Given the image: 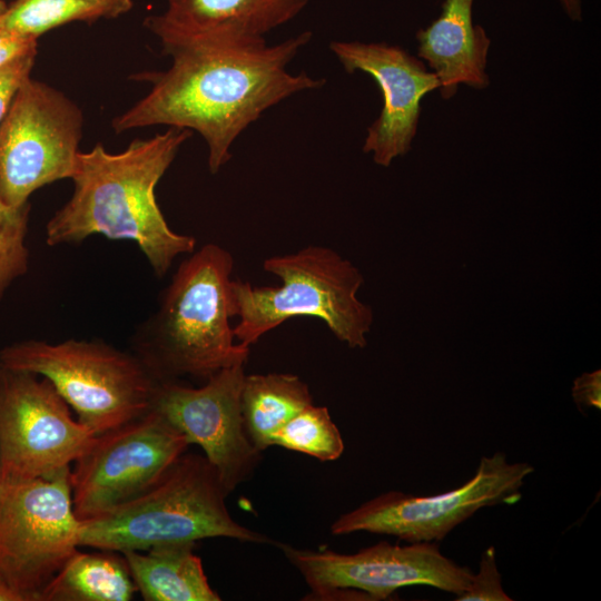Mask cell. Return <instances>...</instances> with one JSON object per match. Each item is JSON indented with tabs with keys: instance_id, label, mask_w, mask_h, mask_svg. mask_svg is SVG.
<instances>
[{
	"instance_id": "obj_1",
	"label": "cell",
	"mask_w": 601,
	"mask_h": 601,
	"mask_svg": "<svg viewBox=\"0 0 601 601\" xmlns=\"http://www.w3.org/2000/svg\"><path fill=\"white\" fill-rule=\"evenodd\" d=\"M170 67L140 77L150 91L112 120L116 132L154 125L197 131L208 148V168L217 174L231 158L237 137L267 109L286 98L321 88L324 79L290 73L289 62L312 39L304 31L279 43H238L220 38L148 28Z\"/></svg>"
},
{
	"instance_id": "obj_2",
	"label": "cell",
	"mask_w": 601,
	"mask_h": 601,
	"mask_svg": "<svg viewBox=\"0 0 601 601\" xmlns=\"http://www.w3.org/2000/svg\"><path fill=\"white\" fill-rule=\"evenodd\" d=\"M190 130L169 127L147 139H135L121 152L100 144L79 152L71 180L72 195L48 220L49 246L75 244L100 234L135 242L154 274L162 277L179 255L195 250L196 238L173 230L155 189Z\"/></svg>"
},
{
	"instance_id": "obj_3",
	"label": "cell",
	"mask_w": 601,
	"mask_h": 601,
	"mask_svg": "<svg viewBox=\"0 0 601 601\" xmlns=\"http://www.w3.org/2000/svg\"><path fill=\"white\" fill-rule=\"evenodd\" d=\"M231 254L216 244L194 250L178 266L158 308L135 331L130 349L158 382L207 380L245 364L249 346L235 342Z\"/></svg>"
},
{
	"instance_id": "obj_4",
	"label": "cell",
	"mask_w": 601,
	"mask_h": 601,
	"mask_svg": "<svg viewBox=\"0 0 601 601\" xmlns=\"http://www.w3.org/2000/svg\"><path fill=\"white\" fill-rule=\"evenodd\" d=\"M227 495L206 456L186 451L139 496L80 520L79 545L122 553L207 538L270 543L231 518Z\"/></svg>"
},
{
	"instance_id": "obj_5",
	"label": "cell",
	"mask_w": 601,
	"mask_h": 601,
	"mask_svg": "<svg viewBox=\"0 0 601 601\" xmlns=\"http://www.w3.org/2000/svg\"><path fill=\"white\" fill-rule=\"evenodd\" d=\"M263 268L282 284L230 283L234 315L239 318L234 327L238 343L250 347L287 319L309 316L323 321L348 347L366 346L373 311L357 298L364 277L349 260L329 247L309 245L266 258Z\"/></svg>"
},
{
	"instance_id": "obj_6",
	"label": "cell",
	"mask_w": 601,
	"mask_h": 601,
	"mask_svg": "<svg viewBox=\"0 0 601 601\" xmlns=\"http://www.w3.org/2000/svg\"><path fill=\"white\" fill-rule=\"evenodd\" d=\"M0 364L47 378L96 435L147 413L160 383L131 351L101 339L14 342Z\"/></svg>"
},
{
	"instance_id": "obj_7",
	"label": "cell",
	"mask_w": 601,
	"mask_h": 601,
	"mask_svg": "<svg viewBox=\"0 0 601 601\" xmlns=\"http://www.w3.org/2000/svg\"><path fill=\"white\" fill-rule=\"evenodd\" d=\"M71 470L0 485V582L19 601H40L51 579L79 546Z\"/></svg>"
},
{
	"instance_id": "obj_8",
	"label": "cell",
	"mask_w": 601,
	"mask_h": 601,
	"mask_svg": "<svg viewBox=\"0 0 601 601\" xmlns=\"http://www.w3.org/2000/svg\"><path fill=\"white\" fill-rule=\"evenodd\" d=\"M534 467L510 462L496 452L482 456L474 475L463 485L428 496L388 491L342 514L331 525L334 535L368 532L396 536L408 543L439 542L479 510L514 504Z\"/></svg>"
},
{
	"instance_id": "obj_9",
	"label": "cell",
	"mask_w": 601,
	"mask_h": 601,
	"mask_svg": "<svg viewBox=\"0 0 601 601\" xmlns=\"http://www.w3.org/2000/svg\"><path fill=\"white\" fill-rule=\"evenodd\" d=\"M279 548L316 600H336L342 595L386 600L396 590L411 585H428L459 595L473 575L467 566L445 556L437 542L400 545L382 541L355 553L288 544Z\"/></svg>"
},
{
	"instance_id": "obj_10",
	"label": "cell",
	"mask_w": 601,
	"mask_h": 601,
	"mask_svg": "<svg viewBox=\"0 0 601 601\" xmlns=\"http://www.w3.org/2000/svg\"><path fill=\"white\" fill-rule=\"evenodd\" d=\"M82 114L53 87L27 78L0 125V194L28 204L39 188L71 178L79 155Z\"/></svg>"
},
{
	"instance_id": "obj_11",
	"label": "cell",
	"mask_w": 601,
	"mask_h": 601,
	"mask_svg": "<svg viewBox=\"0 0 601 601\" xmlns=\"http://www.w3.org/2000/svg\"><path fill=\"white\" fill-rule=\"evenodd\" d=\"M189 446L158 410L97 434L71 471L79 520L105 513L151 487Z\"/></svg>"
},
{
	"instance_id": "obj_12",
	"label": "cell",
	"mask_w": 601,
	"mask_h": 601,
	"mask_svg": "<svg viewBox=\"0 0 601 601\" xmlns=\"http://www.w3.org/2000/svg\"><path fill=\"white\" fill-rule=\"evenodd\" d=\"M96 436L75 420L53 385L0 364V465L6 480L49 477L68 467Z\"/></svg>"
},
{
	"instance_id": "obj_13",
	"label": "cell",
	"mask_w": 601,
	"mask_h": 601,
	"mask_svg": "<svg viewBox=\"0 0 601 601\" xmlns=\"http://www.w3.org/2000/svg\"><path fill=\"white\" fill-rule=\"evenodd\" d=\"M244 365L225 367L200 387L160 382L152 407L201 447L229 494L256 470L262 452L247 436L240 407Z\"/></svg>"
},
{
	"instance_id": "obj_14",
	"label": "cell",
	"mask_w": 601,
	"mask_h": 601,
	"mask_svg": "<svg viewBox=\"0 0 601 601\" xmlns=\"http://www.w3.org/2000/svg\"><path fill=\"white\" fill-rule=\"evenodd\" d=\"M331 51L348 73L363 71L377 83L383 107L367 128L363 151L388 167L411 149L421 116V101L439 89L436 76L424 62L398 46L385 42L332 41Z\"/></svg>"
},
{
	"instance_id": "obj_15",
	"label": "cell",
	"mask_w": 601,
	"mask_h": 601,
	"mask_svg": "<svg viewBox=\"0 0 601 601\" xmlns=\"http://www.w3.org/2000/svg\"><path fill=\"white\" fill-rule=\"evenodd\" d=\"M474 0H443L440 16L416 32L417 55L436 76L443 99H450L465 85L484 89L491 40L473 23Z\"/></svg>"
},
{
	"instance_id": "obj_16",
	"label": "cell",
	"mask_w": 601,
	"mask_h": 601,
	"mask_svg": "<svg viewBox=\"0 0 601 601\" xmlns=\"http://www.w3.org/2000/svg\"><path fill=\"white\" fill-rule=\"evenodd\" d=\"M309 0H168L165 12L147 27L217 37L238 43L266 41L265 36L299 14Z\"/></svg>"
},
{
	"instance_id": "obj_17",
	"label": "cell",
	"mask_w": 601,
	"mask_h": 601,
	"mask_svg": "<svg viewBox=\"0 0 601 601\" xmlns=\"http://www.w3.org/2000/svg\"><path fill=\"white\" fill-rule=\"evenodd\" d=\"M196 542L122 552L137 591L146 601H219L210 587Z\"/></svg>"
},
{
	"instance_id": "obj_18",
	"label": "cell",
	"mask_w": 601,
	"mask_h": 601,
	"mask_svg": "<svg viewBox=\"0 0 601 601\" xmlns=\"http://www.w3.org/2000/svg\"><path fill=\"white\" fill-rule=\"evenodd\" d=\"M136 591L122 553L76 550L48 583L40 601H129Z\"/></svg>"
},
{
	"instance_id": "obj_19",
	"label": "cell",
	"mask_w": 601,
	"mask_h": 601,
	"mask_svg": "<svg viewBox=\"0 0 601 601\" xmlns=\"http://www.w3.org/2000/svg\"><path fill=\"white\" fill-rule=\"evenodd\" d=\"M313 404L308 385L290 373L245 374L240 407L247 436L260 452L288 420Z\"/></svg>"
},
{
	"instance_id": "obj_20",
	"label": "cell",
	"mask_w": 601,
	"mask_h": 601,
	"mask_svg": "<svg viewBox=\"0 0 601 601\" xmlns=\"http://www.w3.org/2000/svg\"><path fill=\"white\" fill-rule=\"evenodd\" d=\"M132 6V0H14L0 16V29L38 39L66 23L118 18Z\"/></svg>"
},
{
	"instance_id": "obj_21",
	"label": "cell",
	"mask_w": 601,
	"mask_h": 601,
	"mask_svg": "<svg viewBox=\"0 0 601 601\" xmlns=\"http://www.w3.org/2000/svg\"><path fill=\"white\" fill-rule=\"evenodd\" d=\"M272 445L297 451L321 461L337 460L344 451L339 430L328 408L311 404L277 430Z\"/></svg>"
},
{
	"instance_id": "obj_22",
	"label": "cell",
	"mask_w": 601,
	"mask_h": 601,
	"mask_svg": "<svg viewBox=\"0 0 601 601\" xmlns=\"http://www.w3.org/2000/svg\"><path fill=\"white\" fill-rule=\"evenodd\" d=\"M30 205L11 206L0 194V300L29 268L27 233Z\"/></svg>"
},
{
	"instance_id": "obj_23",
	"label": "cell",
	"mask_w": 601,
	"mask_h": 601,
	"mask_svg": "<svg viewBox=\"0 0 601 601\" xmlns=\"http://www.w3.org/2000/svg\"><path fill=\"white\" fill-rule=\"evenodd\" d=\"M456 601H511L502 587L495 549L489 546L481 555L479 570L473 573L466 590L456 595Z\"/></svg>"
},
{
	"instance_id": "obj_24",
	"label": "cell",
	"mask_w": 601,
	"mask_h": 601,
	"mask_svg": "<svg viewBox=\"0 0 601 601\" xmlns=\"http://www.w3.org/2000/svg\"><path fill=\"white\" fill-rule=\"evenodd\" d=\"M36 53L29 52L0 67V125L18 89L30 77Z\"/></svg>"
},
{
	"instance_id": "obj_25",
	"label": "cell",
	"mask_w": 601,
	"mask_h": 601,
	"mask_svg": "<svg viewBox=\"0 0 601 601\" xmlns=\"http://www.w3.org/2000/svg\"><path fill=\"white\" fill-rule=\"evenodd\" d=\"M572 396L581 410L582 407L601 408V371L583 373L573 382Z\"/></svg>"
},
{
	"instance_id": "obj_26",
	"label": "cell",
	"mask_w": 601,
	"mask_h": 601,
	"mask_svg": "<svg viewBox=\"0 0 601 601\" xmlns=\"http://www.w3.org/2000/svg\"><path fill=\"white\" fill-rule=\"evenodd\" d=\"M37 51V39L0 29V67Z\"/></svg>"
},
{
	"instance_id": "obj_27",
	"label": "cell",
	"mask_w": 601,
	"mask_h": 601,
	"mask_svg": "<svg viewBox=\"0 0 601 601\" xmlns=\"http://www.w3.org/2000/svg\"><path fill=\"white\" fill-rule=\"evenodd\" d=\"M565 14L572 21L582 20V0H559Z\"/></svg>"
},
{
	"instance_id": "obj_28",
	"label": "cell",
	"mask_w": 601,
	"mask_h": 601,
	"mask_svg": "<svg viewBox=\"0 0 601 601\" xmlns=\"http://www.w3.org/2000/svg\"><path fill=\"white\" fill-rule=\"evenodd\" d=\"M0 601H19L18 597L0 582Z\"/></svg>"
},
{
	"instance_id": "obj_29",
	"label": "cell",
	"mask_w": 601,
	"mask_h": 601,
	"mask_svg": "<svg viewBox=\"0 0 601 601\" xmlns=\"http://www.w3.org/2000/svg\"><path fill=\"white\" fill-rule=\"evenodd\" d=\"M6 8H7V4L3 1H0V16L6 10Z\"/></svg>"
},
{
	"instance_id": "obj_30",
	"label": "cell",
	"mask_w": 601,
	"mask_h": 601,
	"mask_svg": "<svg viewBox=\"0 0 601 601\" xmlns=\"http://www.w3.org/2000/svg\"><path fill=\"white\" fill-rule=\"evenodd\" d=\"M2 481H3V476H2L1 465H0V485H1Z\"/></svg>"
},
{
	"instance_id": "obj_31",
	"label": "cell",
	"mask_w": 601,
	"mask_h": 601,
	"mask_svg": "<svg viewBox=\"0 0 601 601\" xmlns=\"http://www.w3.org/2000/svg\"><path fill=\"white\" fill-rule=\"evenodd\" d=\"M1 1V0H0Z\"/></svg>"
}]
</instances>
